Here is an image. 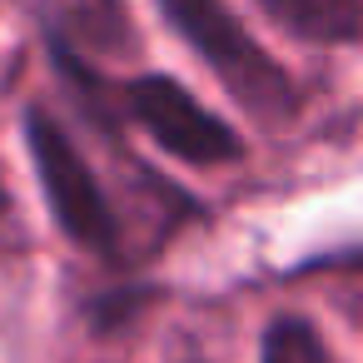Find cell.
Listing matches in <instances>:
<instances>
[{"label":"cell","instance_id":"2","mask_svg":"<svg viewBox=\"0 0 363 363\" xmlns=\"http://www.w3.org/2000/svg\"><path fill=\"white\" fill-rule=\"evenodd\" d=\"M26 145H30V160H35V174H40V189L55 209V224L80 244V249H95V254H115L120 249V219L95 179V169L85 164V155L75 150V140L45 115V110H30L26 115Z\"/></svg>","mask_w":363,"mask_h":363},{"label":"cell","instance_id":"3","mask_svg":"<svg viewBox=\"0 0 363 363\" xmlns=\"http://www.w3.org/2000/svg\"><path fill=\"white\" fill-rule=\"evenodd\" d=\"M125 110L140 120V130L174 160L194 164V169H209V164H229L244 155V140L219 120L209 115L179 80L169 75H140L120 90Z\"/></svg>","mask_w":363,"mask_h":363},{"label":"cell","instance_id":"6","mask_svg":"<svg viewBox=\"0 0 363 363\" xmlns=\"http://www.w3.org/2000/svg\"><path fill=\"white\" fill-rule=\"evenodd\" d=\"M6 199H11V194H6V179H0V214H6Z\"/></svg>","mask_w":363,"mask_h":363},{"label":"cell","instance_id":"5","mask_svg":"<svg viewBox=\"0 0 363 363\" xmlns=\"http://www.w3.org/2000/svg\"><path fill=\"white\" fill-rule=\"evenodd\" d=\"M264 363H333L328 343L318 338V328L308 318H274L264 333Z\"/></svg>","mask_w":363,"mask_h":363},{"label":"cell","instance_id":"4","mask_svg":"<svg viewBox=\"0 0 363 363\" xmlns=\"http://www.w3.org/2000/svg\"><path fill=\"white\" fill-rule=\"evenodd\" d=\"M274 26L308 45H353L363 26V0H259Z\"/></svg>","mask_w":363,"mask_h":363},{"label":"cell","instance_id":"1","mask_svg":"<svg viewBox=\"0 0 363 363\" xmlns=\"http://www.w3.org/2000/svg\"><path fill=\"white\" fill-rule=\"evenodd\" d=\"M160 11L249 115L284 125L298 110V90H294L289 70L229 16L224 0H160Z\"/></svg>","mask_w":363,"mask_h":363}]
</instances>
